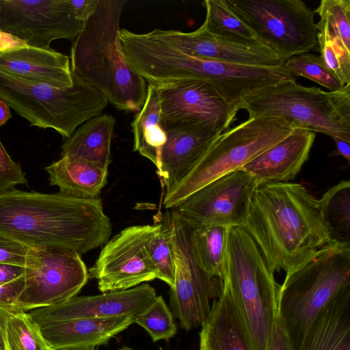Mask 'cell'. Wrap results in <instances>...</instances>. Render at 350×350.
Wrapping results in <instances>:
<instances>
[{
	"label": "cell",
	"instance_id": "43",
	"mask_svg": "<svg viewBox=\"0 0 350 350\" xmlns=\"http://www.w3.org/2000/svg\"><path fill=\"white\" fill-rule=\"evenodd\" d=\"M11 118L10 106L0 98V126L5 124Z\"/></svg>",
	"mask_w": 350,
	"mask_h": 350
},
{
	"label": "cell",
	"instance_id": "9",
	"mask_svg": "<svg viewBox=\"0 0 350 350\" xmlns=\"http://www.w3.org/2000/svg\"><path fill=\"white\" fill-rule=\"evenodd\" d=\"M232 12L286 62L318 51L315 13L301 0H225Z\"/></svg>",
	"mask_w": 350,
	"mask_h": 350
},
{
	"label": "cell",
	"instance_id": "27",
	"mask_svg": "<svg viewBox=\"0 0 350 350\" xmlns=\"http://www.w3.org/2000/svg\"><path fill=\"white\" fill-rule=\"evenodd\" d=\"M228 228L195 226L191 245L196 260L209 276L221 279L226 250Z\"/></svg>",
	"mask_w": 350,
	"mask_h": 350
},
{
	"label": "cell",
	"instance_id": "36",
	"mask_svg": "<svg viewBox=\"0 0 350 350\" xmlns=\"http://www.w3.org/2000/svg\"><path fill=\"white\" fill-rule=\"evenodd\" d=\"M26 183L21 165L11 158L0 140V193Z\"/></svg>",
	"mask_w": 350,
	"mask_h": 350
},
{
	"label": "cell",
	"instance_id": "40",
	"mask_svg": "<svg viewBox=\"0 0 350 350\" xmlns=\"http://www.w3.org/2000/svg\"><path fill=\"white\" fill-rule=\"evenodd\" d=\"M18 37L0 29V53L27 46Z\"/></svg>",
	"mask_w": 350,
	"mask_h": 350
},
{
	"label": "cell",
	"instance_id": "46",
	"mask_svg": "<svg viewBox=\"0 0 350 350\" xmlns=\"http://www.w3.org/2000/svg\"><path fill=\"white\" fill-rule=\"evenodd\" d=\"M200 350H206V349H204L202 347H200Z\"/></svg>",
	"mask_w": 350,
	"mask_h": 350
},
{
	"label": "cell",
	"instance_id": "26",
	"mask_svg": "<svg viewBox=\"0 0 350 350\" xmlns=\"http://www.w3.org/2000/svg\"><path fill=\"white\" fill-rule=\"evenodd\" d=\"M160 105L156 87L148 83L145 103L131 123L133 151L149 159L157 167L166 134L160 125Z\"/></svg>",
	"mask_w": 350,
	"mask_h": 350
},
{
	"label": "cell",
	"instance_id": "23",
	"mask_svg": "<svg viewBox=\"0 0 350 350\" xmlns=\"http://www.w3.org/2000/svg\"><path fill=\"white\" fill-rule=\"evenodd\" d=\"M50 185L77 198H98L107 183L108 169L85 160L64 156L44 168Z\"/></svg>",
	"mask_w": 350,
	"mask_h": 350
},
{
	"label": "cell",
	"instance_id": "29",
	"mask_svg": "<svg viewBox=\"0 0 350 350\" xmlns=\"http://www.w3.org/2000/svg\"><path fill=\"white\" fill-rule=\"evenodd\" d=\"M1 326L6 350H52L40 327L25 311L4 310Z\"/></svg>",
	"mask_w": 350,
	"mask_h": 350
},
{
	"label": "cell",
	"instance_id": "4",
	"mask_svg": "<svg viewBox=\"0 0 350 350\" xmlns=\"http://www.w3.org/2000/svg\"><path fill=\"white\" fill-rule=\"evenodd\" d=\"M251 350H269L280 285L259 247L240 226L229 228L223 275Z\"/></svg>",
	"mask_w": 350,
	"mask_h": 350
},
{
	"label": "cell",
	"instance_id": "7",
	"mask_svg": "<svg viewBox=\"0 0 350 350\" xmlns=\"http://www.w3.org/2000/svg\"><path fill=\"white\" fill-rule=\"evenodd\" d=\"M249 117L278 116L350 143V84L335 92L286 81L254 91L239 107Z\"/></svg>",
	"mask_w": 350,
	"mask_h": 350
},
{
	"label": "cell",
	"instance_id": "3",
	"mask_svg": "<svg viewBox=\"0 0 350 350\" xmlns=\"http://www.w3.org/2000/svg\"><path fill=\"white\" fill-rule=\"evenodd\" d=\"M126 0H98L70 49L72 75L101 92L117 109L138 112L147 95L146 80L126 63L120 20Z\"/></svg>",
	"mask_w": 350,
	"mask_h": 350
},
{
	"label": "cell",
	"instance_id": "16",
	"mask_svg": "<svg viewBox=\"0 0 350 350\" xmlns=\"http://www.w3.org/2000/svg\"><path fill=\"white\" fill-rule=\"evenodd\" d=\"M162 39L183 52L200 59L251 66H281L284 58L260 40L212 33L202 25L196 31L154 29Z\"/></svg>",
	"mask_w": 350,
	"mask_h": 350
},
{
	"label": "cell",
	"instance_id": "22",
	"mask_svg": "<svg viewBox=\"0 0 350 350\" xmlns=\"http://www.w3.org/2000/svg\"><path fill=\"white\" fill-rule=\"evenodd\" d=\"M219 297L201 327L200 347L206 350H251L226 286L221 282Z\"/></svg>",
	"mask_w": 350,
	"mask_h": 350
},
{
	"label": "cell",
	"instance_id": "38",
	"mask_svg": "<svg viewBox=\"0 0 350 350\" xmlns=\"http://www.w3.org/2000/svg\"><path fill=\"white\" fill-rule=\"evenodd\" d=\"M269 350H292L288 338L278 315Z\"/></svg>",
	"mask_w": 350,
	"mask_h": 350
},
{
	"label": "cell",
	"instance_id": "20",
	"mask_svg": "<svg viewBox=\"0 0 350 350\" xmlns=\"http://www.w3.org/2000/svg\"><path fill=\"white\" fill-rule=\"evenodd\" d=\"M0 70L56 88H68L73 84L70 57L51 48L27 46L1 52Z\"/></svg>",
	"mask_w": 350,
	"mask_h": 350
},
{
	"label": "cell",
	"instance_id": "24",
	"mask_svg": "<svg viewBox=\"0 0 350 350\" xmlns=\"http://www.w3.org/2000/svg\"><path fill=\"white\" fill-rule=\"evenodd\" d=\"M301 350H350V288L332 300L319 315Z\"/></svg>",
	"mask_w": 350,
	"mask_h": 350
},
{
	"label": "cell",
	"instance_id": "42",
	"mask_svg": "<svg viewBox=\"0 0 350 350\" xmlns=\"http://www.w3.org/2000/svg\"><path fill=\"white\" fill-rule=\"evenodd\" d=\"M336 144V150L330 154L332 156H342L346 159L348 165L350 162V146L349 143L342 139L332 138Z\"/></svg>",
	"mask_w": 350,
	"mask_h": 350
},
{
	"label": "cell",
	"instance_id": "15",
	"mask_svg": "<svg viewBox=\"0 0 350 350\" xmlns=\"http://www.w3.org/2000/svg\"><path fill=\"white\" fill-rule=\"evenodd\" d=\"M164 131L189 124L206 122L221 133L230 129L235 113L206 80L191 79L154 85Z\"/></svg>",
	"mask_w": 350,
	"mask_h": 350
},
{
	"label": "cell",
	"instance_id": "44",
	"mask_svg": "<svg viewBox=\"0 0 350 350\" xmlns=\"http://www.w3.org/2000/svg\"><path fill=\"white\" fill-rule=\"evenodd\" d=\"M5 310L0 308V350H6L5 340L1 326V314L3 311Z\"/></svg>",
	"mask_w": 350,
	"mask_h": 350
},
{
	"label": "cell",
	"instance_id": "12",
	"mask_svg": "<svg viewBox=\"0 0 350 350\" xmlns=\"http://www.w3.org/2000/svg\"><path fill=\"white\" fill-rule=\"evenodd\" d=\"M83 25L70 0H0V29L30 46L49 49L56 40L72 42Z\"/></svg>",
	"mask_w": 350,
	"mask_h": 350
},
{
	"label": "cell",
	"instance_id": "18",
	"mask_svg": "<svg viewBox=\"0 0 350 350\" xmlns=\"http://www.w3.org/2000/svg\"><path fill=\"white\" fill-rule=\"evenodd\" d=\"M165 132L166 140L157 169L167 193L189 174L221 133L206 122L189 124Z\"/></svg>",
	"mask_w": 350,
	"mask_h": 350
},
{
	"label": "cell",
	"instance_id": "21",
	"mask_svg": "<svg viewBox=\"0 0 350 350\" xmlns=\"http://www.w3.org/2000/svg\"><path fill=\"white\" fill-rule=\"evenodd\" d=\"M133 323L134 318L129 316L82 318L51 323L40 328L52 350H94Z\"/></svg>",
	"mask_w": 350,
	"mask_h": 350
},
{
	"label": "cell",
	"instance_id": "35",
	"mask_svg": "<svg viewBox=\"0 0 350 350\" xmlns=\"http://www.w3.org/2000/svg\"><path fill=\"white\" fill-rule=\"evenodd\" d=\"M316 25L319 56L344 85L350 84V52L333 38L322 25L317 23Z\"/></svg>",
	"mask_w": 350,
	"mask_h": 350
},
{
	"label": "cell",
	"instance_id": "6",
	"mask_svg": "<svg viewBox=\"0 0 350 350\" xmlns=\"http://www.w3.org/2000/svg\"><path fill=\"white\" fill-rule=\"evenodd\" d=\"M73 76V84L56 88L25 80L0 70V98L30 124L52 129L68 138L83 122L102 114L108 100Z\"/></svg>",
	"mask_w": 350,
	"mask_h": 350
},
{
	"label": "cell",
	"instance_id": "28",
	"mask_svg": "<svg viewBox=\"0 0 350 350\" xmlns=\"http://www.w3.org/2000/svg\"><path fill=\"white\" fill-rule=\"evenodd\" d=\"M334 241L350 243V182L342 180L318 200Z\"/></svg>",
	"mask_w": 350,
	"mask_h": 350
},
{
	"label": "cell",
	"instance_id": "33",
	"mask_svg": "<svg viewBox=\"0 0 350 350\" xmlns=\"http://www.w3.org/2000/svg\"><path fill=\"white\" fill-rule=\"evenodd\" d=\"M284 65L295 77L308 79L329 92L338 91L346 86L326 67L319 55L312 53L294 55Z\"/></svg>",
	"mask_w": 350,
	"mask_h": 350
},
{
	"label": "cell",
	"instance_id": "34",
	"mask_svg": "<svg viewBox=\"0 0 350 350\" xmlns=\"http://www.w3.org/2000/svg\"><path fill=\"white\" fill-rule=\"evenodd\" d=\"M134 323L145 329L153 342L167 340L176 333L174 315L161 295L135 317Z\"/></svg>",
	"mask_w": 350,
	"mask_h": 350
},
{
	"label": "cell",
	"instance_id": "17",
	"mask_svg": "<svg viewBox=\"0 0 350 350\" xmlns=\"http://www.w3.org/2000/svg\"><path fill=\"white\" fill-rule=\"evenodd\" d=\"M155 289L144 283L133 288L109 291L100 295L74 297L53 306L27 312L39 326L82 318L106 319L136 316L148 307L157 297Z\"/></svg>",
	"mask_w": 350,
	"mask_h": 350
},
{
	"label": "cell",
	"instance_id": "41",
	"mask_svg": "<svg viewBox=\"0 0 350 350\" xmlns=\"http://www.w3.org/2000/svg\"><path fill=\"white\" fill-rule=\"evenodd\" d=\"M25 274V266L0 263V283L12 282Z\"/></svg>",
	"mask_w": 350,
	"mask_h": 350
},
{
	"label": "cell",
	"instance_id": "8",
	"mask_svg": "<svg viewBox=\"0 0 350 350\" xmlns=\"http://www.w3.org/2000/svg\"><path fill=\"white\" fill-rule=\"evenodd\" d=\"M297 126L278 116L249 117L219 134L189 174L163 201L167 209L177 208L193 193L245 164L286 136Z\"/></svg>",
	"mask_w": 350,
	"mask_h": 350
},
{
	"label": "cell",
	"instance_id": "10",
	"mask_svg": "<svg viewBox=\"0 0 350 350\" xmlns=\"http://www.w3.org/2000/svg\"><path fill=\"white\" fill-rule=\"evenodd\" d=\"M170 243L174 263V283L170 288V309L187 331L202 327L211 310V300L220 294L215 279L198 265L192 245L195 224L180 215L170 212Z\"/></svg>",
	"mask_w": 350,
	"mask_h": 350
},
{
	"label": "cell",
	"instance_id": "13",
	"mask_svg": "<svg viewBox=\"0 0 350 350\" xmlns=\"http://www.w3.org/2000/svg\"><path fill=\"white\" fill-rule=\"evenodd\" d=\"M158 226H129L105 243L90 269L101 293L129 289L157 278L146 247Z\"/></svg>",
	"mask_w": 350,
	"mask_h": 350
},
{
	"label": "cell",
	"instance_id": "39",
	"mask_svg": "<svg viewBox=\"0 0 350 350\" xmlns=\"http://www.w3.org/2000/svg\"><path fill=\"white\" fill-rule=\"evenodd\" d=\"M76 17L85 22L94 12L98 0H70Z\"/></svg>",
	"mask_w": 350,
	"mask_h": 350
},
{
	"label": "cell",
	"instance_id": "45",
	"mask_svg": "<svg viewBox=\"0 0 350 350\" xmlns=\"http://www.w3.org/2000/svg\"><path fill=\"white\" fill-rule=\"evenodd\" d=\"M118 350H138V349H133V348H131L129 347H122L120 349H119ZM161 350H163V349L161 348Z\"/></svg>",
	"mask_w": 350,
	"mask_h": 350
},
{
	"label": "cell",
	"instance_id": "5",
	"mask_svg": "<svg viewBox=\"0 0 350 350\" xmlns=\"http://www.w3.org/2000/svg\"><path fill=\"white\" fill-rule=\"evenodd\" d=\"M350 288V243L332 241L286 273L278 293V316L292 350H301L314 321Z\"/></svg>",
	"mask_w": 350,
	"mask_h": 350
},
{
	"label": "cell",
	"instance_id": "11",
	"mask_svg": "<svg viewBox=\"0 0 350 350\" xmlns=\"http://www.w3.org/2000/svg\"><path fill=\"white\" fill-rule=\"evenodd\" d=\"M81 255L66 248H27L25 286L15 311L49 307L75 297L89 273Z\"/></svg>",
	"mask_w": 350,
	"mask_h": 350
},
{
	"label": "cell",
	"instance_id": "32",
	"mask_svg": "<svg viewBox=\"0 0 350 350\" xmlns=\"http://www.w3.org/2000/svg\"><path fill=\"white\" fill-rule=\"evenodd\" d=\"M328 33L350 52V1L321 0L314 10Z\"/></svg>",
	"mask_w": 350,
	"mask_h": 350
},
{
	"label": "cell",
	"instance_id": "1",
	"mask_svg": "<svg viewBox=\"0 0 350 350\" xmlns=\"http://www.w3.org/2000/svg\"><path fill=\"white\" fill-rule=\"evenodd\" d=\"M111 232L99 198L16 189L0 193V237L27 248L62 247L81 255L105 244Z\"/></svg>",
	"mask_w": 350,
	"mask_h": 350
},
{
	"label": "cell",
	"instance_id": "30",
	"mask_svg": "<svg viewBox=\"0 0 350 350\" xmlns=\"http://www.w3.org/2000/svg\"><path fill=\"white\" fill-rule=\"evenodd\" d=\"M202 3L206 9V18L202 25L209 31L245 40H260L255 33L232 12L225 0H205Z\"/></svg>",
	"mask_w": 350,
	"mask_h": 350
},
{
	"label": "cell",
	"instance_id": "14",
	"mask_svg": "<svg viewBox=\"0 0 350 350\" xmlns=\"http://www.w3.org/2000/svg\"><path fill=\"white\" fill-rule=\"evenodd\" d=\"M258 184L254 176L240 169L201 187L176 209L196 226L243 227Z\"/></svg>",
	"mask_w": 350,
	"mask_h": 350
},
{
	"label": "cell",
	"instance_id": "19",
	"mask_svg": "<svg viewBox=\"0 0 350 350\" xmlns=\"http://www.w3.org/2000/svg\"><path fill=\"white\" fill-rule=\"evenodd\" d=\"M314 139V132L296 127L241 169L254 176L259 183L288 182L296 177L308 159Z\"/></svg>",
	"mask_w": 350,
	"mask_h": 350
},
{
	"label": "cell",
	"instance_id": "2",
	"mask_svg": "<svg viewBox=\"0 0 350 350\" xmlns=\"http://www.w3.org/2000/svg\"><path fill=\"white\" fill-rule=\"evenodd\" d=\"M243 228L274 273L290 272L332 241L319 200L298 183H260Z\"/></svg>",
	"mask_w": 350,
	"mask_h": 350
},
{
	"label": "cell",
	"instance_id": "25",
	"mask_svg": "<svg viewBox=\"0 0 350 350\" xmlns=\"http://www.w3.org/2000/svg\"><path fill=\"white\" fill-rule=\"evenodd\" d=\"M116 120L100 114L81 124L62 146L61 156H70L108 169Z\"/></svg>",
	"mask_w": 350,
	"mask_h": 350
},
{
	"label": "cell",
	"instance_id": "37",
	"mask_svg": "<svg viewBox=\"0 0 350 350\" xmlns=\"http://www.w3.org/2000/svg\"><path fill=\"white\" fill-rule=\"evenodd\" d=\"M27 254L24 245L0 237V263L25 266Z\"/></svg>",
	"mask_w": 350,
	"mask_h": 350
},
{
	"label": "cell",
	"instance_id": "31",
	"mask_svg": "<svg viewBox=\"0 0 350 350\" xmlns=\"http://www.w3.org/2000/svg\"><path fill=\"white\" fill-rule=\"evenodd\" d=\"M158 228L146 245V252L155 269L157 278L172 287L174 263L170 243V212L162 216Z\"/></svg>",
	"mask_w": 350,
	"mask_h": 350
}]
</instances>
